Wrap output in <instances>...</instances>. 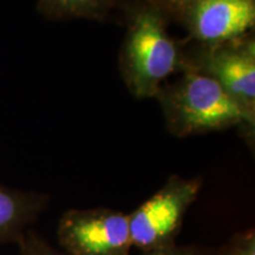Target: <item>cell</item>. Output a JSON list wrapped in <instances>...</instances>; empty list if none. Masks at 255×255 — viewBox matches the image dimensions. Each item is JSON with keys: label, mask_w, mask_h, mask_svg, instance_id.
Instances as JSON below:
<instances>
[{"label": "cell", "mask_w": 255, "mask_h": 255, "mask_svg": "<svg viewBox=\"0 0 255 255\" xmlns=\"http://www.w3.org/2000/svg\"><path fill=\"white\" fill-rule=\"evenodd\" d=\"M196 39L221 45L241 39L255 24V0H194L178 12Z\"/></svg>", "instance_id": "5"}, {"label": "cell", "mask_w": 255, "mask_h": 255, "mask_svg": "<svg viewBox=\"0 0 255 255\" xmlns=\"http://www.w3.org/2000/svg\"><path fill=\"white\" fill-rule=\"evenodd\" d=\"M207 75L233 97L255 110L254 41L234 40L216 45L206 60Z\"/></svg>", "instance_id": "6"}, {"label": "cell", "mask_w": 255, "mask_h": 255, "mask_svg": "<svg viewBox=\"0 0 255 255\" xmlns=\"http://www.w3.org/2000/svg\"><path fill=\"white\" fill-rule=\"evenodd\" d=\"M206 255H255L254 229L238 233L218 250Z\"/></svg>", "instance_id": "9"}, {"label": "cell", "mask_w": 255, "mask_h": 255, "mask_svg": "<svg viewBox=\"0 0 255 255\" xmlns=\"http://www.w3.org/2000/svg\"><path fill=\"white\" fill-rule=\"evenodd\" d=\"M201 188V177H169L161 189L129 214L132 247L143 253L175 246L184 216Z\"/></svg>", "instance_id": "3"}, {"label": "cell", "mask_w": 255, "mask_h": 255, "mask_svg": "<svg viewBox=\"0 0 255 255\" xmlns=\"http://www.w3.org/2000/svg\"><path fill=\"white\" fill-rule=\"evenodd\" d=\"M163 8L146 0L131 12L121 65L136 97L158 96L163 83L180 66V52L165 26Z\"/></svg>", "instance_id": "2"}, {"label": "cell", "mask_w": 255, "mask_h": 255, "mask_svg": "<svg viewBox=\"0 0 255 255\" xmlns=\"http://www.w3.org/2000/svg\"><path fill=\"white\" fill-rule=\"evenodd\" d=\"M57 238L66 255H129V215L108 208L69 209L60 218Z\"/></svg>", "instance_id": "4"}, {"label": "cell", "mask_w": 255, "mask_h": 255, "mask_svg": "<svg viewBox=\"0 0 255 255\" xmlns=\"http://www.w3.org/2000/svg\"><path fill=\"white\" fill-rule=\"evenodd\" d=\"M207 252L194 246H175L155 250L150 252H143L142 255H206Z\"/></svg>", "instance_id": "11"}, {"label": "cell", "mask_w": 255, "mask_h": 255, "mask_svg": "<svg viewBox=\"0 0 255 255\" xmlns=\"http://www.w3.org/2000/svg\"><path fill=\"white\" fill-rule=\"evenodd\" d=\"M114 0H39L41 12L55 18H96L103 15Z\"/></svg>", "instance_id": "8"}, {"label": "cell", "mask_w": 255, "mask_h": 255, "mask_svg": "<svg viewBox=\"0 0 255 255\" xmlns=\"http://www.w3.org/2000/svg\"><path fill=\"white\" fill-rule=\"evenodd\" d=\"M159 95L168 128L177 136L254 126V110L229 95L207 73L189 71Z\"/></svg>", "instance_id": "1"}, {"label": "cell", "mask_w": 255, "mask_h": 255, "mask_svg": "<svg viewBox=\"0 0 255 255\" xmlns=\"http://www.w3.org/2000/svg\"><path fill=\"white\" fill-rule=\"evenodd\" d=\"M43 207L41 197L0 186V244L18 241Z\"/></svg>", "instance_id": "7"}, {"label": "cell", "mask_w": 255, "mask_h": 255, "mask_svg": "<svg viewBox=\"0 0 255 255\" xmlns=\"http://www.w3.org/2000/svg\"><path fill=\"white\" fill-rule=\"evenodd\" d=\"M18 255H66L64 252L57 251L51 247L45 240L38 237L36 233H24L18 239Z\"/></svg>", "instance_id": "10"}, {"label": "cell", "mask_w": 255, "mask_h": 255, "mask_svg": "<svg viewBox=\"0 0 255 255\" xmlns=\"http://www.w3.org/2000/svg\"><path fill=\"white\" fill-rule=\"evenodd\" d=\"M155 2L159 7L163 8L165 12H170V13H178L180 11L193 2L194 0H150Z\"/></svg>", "instance_id": "12"}]
</instances>
